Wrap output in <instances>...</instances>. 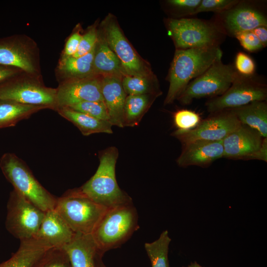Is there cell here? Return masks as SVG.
Instances as JSON below:
<instances>
[{"label":"cell","mask_w":267,"mask_h":267,"mask_svg":"<svg viewBox=\"0 0 267 267\" xmlns=\"http://www.w3.org/2000/svg\"><path fill=\"white\" fill-rule=\"evenodd\" d=\"M222 52L218 45L176 49L169 74V88L164 104L177 99L190 81L222 59Z\"/></svg>","instance_id":"6da1fadb"},{"label":"cell","mask_w":267,"mask_h":267,"mask_svg":"<svg viewBox=\"0 0 267 267\" xmlns=\"http://www.w3.org/2000/svg\"><path fill=\"white\" fill-rule=\"evenodd\" d=\"M139 228L133 201L108 208L91 234L99 253L120 247Z\"/></svg>","instance_id":"7a4b0ae2"},{"label":"cell","mask_w":267,"mask_h":267,"mask_svg":"<svg viewBox=\"0 0 267 267\" xmlns=\"http://www.w3.org/2000/svg\"><path fill=\"white\" fill-rule=\"evenodd\" d=\"M118 150L109 147L100 153L99 164L94 175L78 189L95 202L107 208L132 201L119 186L115 168Z\"/></svg>","instance_id":"3957f363"},{"label":"cell","mask_w":267,"mask_h":267,"mask_svg":"<svg viewBox=\"0 0 267 267\" xmlns=\"http://www.w3.org/2000/svg\"><path fill=\"white\" fill-rule=\"evenodd\" d=\"M0 167L14 189L33 205L44 212L55 208L57 198L40 184L25 163L15 154H4Z\"/></svg>","instance_id":"277c9868"},{"label":"cell","mask_w":267,"mask_h":267,"mask_svg":"<svg viewBox=\"0 0 267 267\" xmlns=\"http://www.w3.org/2000/svg\"><path fill=\"white\" fill-rule=\"evenodd\" d=\"M108 208L78 188L68 190L57 198L54 209L74 233L91 234Z\"/></svg>","instance_id":"5b68a950"},{"label":"cell","mask_w":267,"mask_h":267,"mask_svg":"<svg viewBox=\"0 0 267 267\" xmlns=\"http://www.w3.org/2000/svg\"><path fill=\"white\" fill-rule=\"evenodd\" d=\"M238 75L233 66L219 60L190 82L177 99L187 105L195 99L219 96L228 89Z\"/></svg>","instance_id":"8992f818"},{"label":"cell","mask_w":267,"mask_h":267,"mask_svg":"<svg viewBox=\"0 0 267 267\" xmlns=\"http://www.w3.org/2000/svg\"><path fill=\"white\" fill-rule=\"evenodd\" d=\"M7 210L6 229L20 241L34 238L45 212L14 189L10 193Z\"/></svg>","instance_id":"52a82bcc"},{"label":"cell","mask_w":267,"mask_h":267,"mask_svg":"<svg viewBox=\"0 0 267 267\" xmlns=\"http://www.w3.org/2000/svg\"><path fill=\"white\" fill-rule=\"evenodd\" d=\"M168 25L177 49L218 45L220 29L209 22L182 18L169 19Z\"/></svg>","instance_id":"ba28073f"},{"label":"cell","mask_w":267,"mask_h":267,"mask_svg":"<svg viewBox=\"0 0 267 267\" xmlns=\"http://www.w3.org/2000/svg\"><path fill=\"white\" fill-rule=\"evenodd\" d=\"M266 85L252 76L239 74L222 95L208 100L206 106L211 113L240 107L255 101L266 100Z\"/></svg>","instance_id":"9c48e42d"},{"label":"cell","mask_w":267,"mask_h":267,"mask_svg":"<svg viewBox=\"0 0 267 267\" xmlns=\"http://www.w3.org/2000/svg\"><path fill=\"white\" fill-rule=\"evenodd\" d=\"M0 99L56 110V89L45 87L35 76L0 85Z\"/></svg>","instance_id":"30bf717a"},{"label":"cell","mask_w":267,"mask_h":267,"mask_svg":"<svg viewBox=\"0 0 267 267\" xmlns=\"http://www.w3.org/2000/svg\"><path fill=\"white\" fill-rule=\"evenodd\" d=\"M192 130L187 131L176 130L172 135L182 143L195 140L222 141L241 124L231 110L215 112Z\"/></svg>","instance_id":"8fae6325"},{"label":"cell","mask_w":267,"mask_h":267,"mask_svg":"<svg viewBox=\"0 0 267 267\" xmlns=\"http://www.w3.org/2000/svg\"><path fill=\"white\" fill-rule=\"evenodd\" d=\"M104 38L111 49L119 58L126 75L146 76L144 65L118 24L111 18L104 22Z\"/></svg>","instance_id":"7c38bea8"},{"label":"cell","mask_w":267,"mask_h":267,"mask_svg":"<svg viewBox=\"0 0 267 267\" xmlns=\"http://www.w3.org/2000/svg\"><path fill=\"white\" fill-rule=\"evenodd\" d=\"M101 81L93 75L62 82L56 89V110L85 101H104Z\"/></svg>","instance_id":"4fadbf2b"},{"label":"cell","mask_w":267,"mask_h":267,"mask_svg":"<svg viewBox=\"0 0 267 267\" xmlns=\"http://www.w3.org/2000/svg\"><path fill=\"white\" fill-rule=\"evenodd\" d=\"M264 138L255 130L241 124L222 140L223 157L248 160L261 147Z\"/></svg>","instance_id":"5bb4252c"},{"label":"cell","mask_w":267,"mask_h":267,"mask_svg":"<svg viewBox=\"0 0 267 267\" xmlns=\"http://www.w3.org/2000/svg\"><path fill=\"white\" fill-rule=\"evenodd\" d=\"M221 14L223 28L233 36L237 33L251 31L259 26L267 27V19L263 12L255 6L240 1Z\"/></svg>","instance_id":"9a60e30c"},{"label":"cell","mask_w":267,"mask_h":267,"mask_svg":"<svg viewBox=\"0 0 267 267\" xmlns=\"http://www.w3.org/2000/svg\"><path fill=\"white\" fill-rule=\"evenodd\" d=\"M222 157V140H195L182 144V149L177 163L181 167H206Z\"/></svg>","instance_id":"2e32d148"},{"label":"cell","mask_w":267,"mask_h":267,"mask_svg":"<svg viewBox=\"0 0 267 267\" xmlns=\"http://www.w3.org/2000/svg\"><path fill=\"white\" fill-rule=\"evenodd\" d=\"M33 47L24 41L0 43V64L37 75L38 68Z\"/></svg>","instance_id":"e0dca14e"},{"label":"cell","mask_w":267,"mask_h":267,"mask_svg":"<svg viewBox=\"0 0 267 267\" xmlns=\"http://www.w3.org/2000/svg\"><path fill=\"white\" fill-rule=\"evenodd\" d=\"M75 234L54 209L45 212L34 239L51 247L62 248L72 240Z\"/></svg>","instance_id":"ac0fdd59"},{"label":"cell","mask_w":267,"mask_h":267,"mask_svg":"<svg viewBox=\"0 0 267 267\" xmlns=\"http://www.w3.org/2000/svg\"><path fill=\"white\" fill-rule=\"evenodd\" d=\"M104 102L112 126L123 128L124 109L127 94L122 84V78L116 76H103L101 81Z\"/></svg>","instance_id":"d6986e66"},{"label":"cell","mask_w":267,"mask_h":267,"mask_svg":"<svg viewBox=\"0 0 267 267\" xmlns=\"http://www.w3.org/2000/svg\"><path fill=\"white\" fill-rule=\"evenodd\" d=\"M72 267H97L100 256L91 234L75 233L72 240L63 247Z\"/></svg>","instance_id":"ffe728a7"},{"label":"cell","mask_w":267,"mask_h":267,"mask_svg":"<svg viewBox=\"0 0 267 267\" xmlns=\"http://www.w3.org/2000/svg\"><path fill=\"white\" fill-rule=\"evenodd\" d=\"M230 110L240 124L255 130L263 138H267V104L266 100L253 102Z\"/></svg>","instance_id":"44dd1931"},{"label":"cell","mask_w":267,"mask_h":267,"mask_svg":"<svg viewBox=\"0 0 267 267\" xmlns=\"http://www.w3.org/2000/svg\"><path fill=\"white\" fill-rule=\"evenodd\" d=\"M56 111L76 126L84 135L96 133H113L112 125L109 121L97 119L67 107L58 108Z\"/></svg>","instance_id":"7402d4cb"},{"label":"cell","mask_w":267,"mask_h":267,"mask_svg":"<svg viewBox=\"0 0 267 267\" xmlns=\"http://www.w3.org/2000/svg\"><path fill=\"white\" fill-rule=\"evenodd\" d=\"M52 248L36 239L20 241L17 251L0 267H32L49 248Z\"/></svg>","instance_id":"603a6c76"},{"label":"cell","mask_w":267,"mask_h":267,"mask_svg":"<svg viewBox=\"0 0 267 267\" xmlns=\"http://www.w3.org/2000/svg\"><path fill=\"white\" fill-rule=\"evenodd\" d=\"M97 40L93 58L94 75L122 77L126 75L122 64L104 37Z\"/></svg>","instance_id":"cb8c5ba5"},{"label":"cell","mask_w":267,"mask_h":267,"mask_svg":"<svg viewBox=\"0 0 267 267\" xmlns=\"http://www.w3.org/2000/svg\"><path fill=\"white\" fill-rule=\"evenodd\" d=\"M95 46L88 53L80 57H61L58 69L65 80L94 75L93 64Z\"/></svg>","instance_id":"d4e9b609"},{"label":"cell","mask_w":267,"mask_h":267,"mask_svg":"<svg viewBox=\"0 0 267 267\" xmlns=\"http://www.w3.org/2000/svg\"><path fill=\"white\" fill-rule=\"evenodd\" d=\"M44 109L43 106L32 105L14 101L0 99V129L14 126L21 120Z\"/></svg>","instance_id":"484cf974"},{"label":"cell","mask_w":267,"mask_h":267,"mask_svg":"<svg viewBox=\"0 0 267 267\" xmlns=\"http://www.w3.org/2000/svg\"><path fill=\"white\" fill-rule=\"evenodd\" d=\"M156 96L151 94L128 95L124 109V127L138 126L153 101L152 97Z\"/></svg>","instance_id":"4316f807"},{"label":"cell","mask_w":267,"mask_h":267,"mask_svg":"<svg viewBox=\"0 0 267 267\" xmlns=\"http://www.w3.org/2000/svg\"><path fill=\"white\" fill-rule=\"evenodd\" d=\"M171 240L168 231L165 230L158 239L144 244L152 267H170L168 251Z\"/></svg>","instance_id":"83f0119b"},{"label":"cell","mask_w":267,"mask_h":267,"mask_svg":"<svg viewBox=\"0 0 267 267\" xmlns=\"http://www.w3.org/2000/svg\"><path fill=\"white\" fill-rule=\"evenodd\" d=\"M122 84L128 95L154 94L151 81L146 76L125 75Z\"/></svg>","instance_id":"f1b7e54d"},{"label":"cell","mask_w":267,"mask_h":267,"mask_svg":"<svg viewBox=\"0 0 267 267\" xmlns=\"http://www.w3.org/2000/svg\"><path fill=\"white\" fill-rule=\"evenodd\" d=\"M32 267H72L66 252L63 248H50Z\"/></svg>","instance_id":"f546056e"},{"label":"cell","mask_w":267,"mask_h":267,"mask_svg":"<svg viewBox=\"0 0 267 267\" xmlns=\"http://www.w3.org/2000/svg\"><path fill=\"white\" fill-rule=\"evenodd\" d=\"M97 119L109 122V117L104 101H85L69 107Z\"/></svg>","instance_id":"4dcf8cb0"},{"label":"cell","mask_w":267,"mask_h":267,"mask_svg":"<svg viewBox=\"0 0 267 267\" xmlns=\"http://www.w3.org/2000/svg\"><path fill=\"white\" fill-rule=\"evenodd\" d=\"M201 121L199 115L191 110L181 109L174 115V122L179 131H187L196 127Z\"/></svg>","instance_id":"1f68e13d"},{"label":"cell","mask_w":267,"mask_h":267,"mask_svg":"<svg viewBox=\"0 0 267 267\" xmlns=\"http://www.w3.org/2000/svg\"><path fill=\"white\" fill-rule=\"evenodd\" d=\"M239 2L237 0H202L195 14L202 12H215L219 13L227 11Z\"/></svg>","instance_id":"d6a6232c"},{"label":"cell","mask_w":267,"mask_h":267,"mask_svg":"<svg viewBox=\"0 0 267 267\" xmlns=\"http://www.w3.org/2000/svg\"><path fill=\"white\" fill-rule=\"evenodd\" d=\"M98 40V34L95 27L89 29L82 35L78 49L73 57H78L89 52L95 46Z\"/></svg>","instance_id":"836d02e7"},{"label":"cell","mask_w":267,"mask_h":267,"mask_svg":"<svg viewBox=\"0 0 267 267\" xmlns=\"http://www.w3.org/2000/svg\"><path fill=\"white\" fill-rule=\"evenodd\" d=\"M234 67L239 74L244 76H252L256 68L252 58L242 51L237 53Z\"/></svg>","instance_id":"e575fe53"},{"label":"cell","mask_w":267,"mask_h":267,"mask_svg":"<svg viewBox=\"0 0 267 267\" xmlns=\"http://www.w3.org/2000/svg\"><path fill=\"white\" fill-rule=\"evenodd\" d=\"M234 36L238 40L241 46L248 51L255 52L264 47L259 40L251 31L240 32Z\"/></svg>","instance_id":"d590c367"},{"label":"cell","mask_w":267,"mask_h":267,"mask_svg":"<svg viewBox=\"0 0 267 267\" xmlns=\"http://www.w3.org/2000/svg\"><path fill=\"white\" fill-rule=\"evenodd\" d=\"M167 1L172 6L185 12L186 15H194L201 0H170Z\"/></svg>","instance_id":"8d00e7d4"},{"label":"cell","mask_w":267,"mask_h":267,"mask_svg":"<svg viewBox=\"0 0 267 267\" xmlns=\"http://www.w3.org/2000/svg\"><path fill=\"white\" fill-rule=\"evenodd\" d=\"M82 37L78 32L73 33L65 44L62 57L73 56L77 52Z\"/></svg>","instance_id":"74e56055"},{"label":"cell","mask_w":267,"mask_h":267,"mask_svg":"<svg viewBox=\"0 0 267 267\" xmlns=\"http://www.w3.org/2000/svg\"><path fill=\"white\" fill-rule=\"evenodd\" d=\"M22 71L16 68L0 64V83L14 77Z\"/></svg>","instance_id":"f35d334b"},{"label":"cell","mask_w":267,"mask_h":267,"mask_svg":"<svg viewBox=\"0 0 267 267\" xmlns=\"http://www.w3.org/2000/svg\"><path fill=\"white\" fill-rule=\"evenodd\" d=\"M257 159L259 160L267 161V139L264 138L261 147L253 155H252L248 160Z\"/></svg>","instance_id":"ab89813d"},{"label":"cell","mask_w":267,"mask_h":267,"mask_svg":"<svg viewBox=\"0 0 267 267\" xmlns=\"http://www.w3.org/2000/svg\"><path fill=\"white\" fill-rule=\"evenodd\" d=\"M251 31L259 40L264 47L267 45V26H261L257 27Z\"/></svg>","instance_id":"60d3db41"},{"label":"cell","mask_w":267,"mask_h":267,"mask_svg":"<svg viewBox=\"0 0 267 267\" xmlns=\"http://www.w3.org/2000/svg\"><path fill=\"white\" fill-rule=\"evenodd\" d=\"M102 258V256H100L98 257L97 259V267H107L103 263Z\"/></svg>","instance_id":"b9f144b4"},{"label":"cell","mask_w":267,"mask_h":267,"mask_svg":"<svg viewBox=\"0 0 267 267\" xmlns=\"http://www.w3.org/2000/svg\"><path fill=\"white\" fill-rule=\"evenodd\" d=\"M202 267L201 266H200L197 262H194L193 263H191L189 265H188L187 267Z\"/></svg>","instance_id":"7bdbcfd3"}]
</instances>
